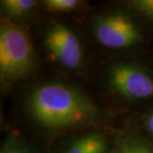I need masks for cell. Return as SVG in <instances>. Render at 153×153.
<instances>
[{"mask_svg": "<svg viewBox=\"0 0 153 153\" xmlns=\"http://www.w3.org/2000/svg\"><path fill=\"white\" fill-rule=\"evenodd\" d=\"M130 8L153 22V0H133L129 2Z\"/></svg>", "mask_w": 153, "mask_h": 153, "instance_id": "obj_10", "label": "cell"}, {"mask_svg": "<svg viewBox=\"0 0 153 153\" xmlns=\"http://www.w3.org/2000/svg\"><path fill=\"white\" fill-rule=\"evenodd\" d=\"M37 5L34 0H2L1 9L3 13L10 18L25 16Z\"/></svg>", "mask_w": 153, "mask_h": 153, "instance_id": "obj_8", "label": "cell"}, {"mask_svg": "<svg viewBox=\"0 0 153 153\" xmlns=\"http://www.w3.org/2000/svg\"><path fill=\"white\" fill-rule=\"evenodd\" d=\"M109 88L125 100H146L153 97V76L131 63H115L108 73Z\"/></svg>", "mask_w": 153, "mask_h": 153, "instance_id": "obj_4", "label": "cell"}, {"mask_svg": "<svg viewBox=\"0 0 153 153\" xmlns=\"http://www.w3.org/2000/svg\"><path fill=\"white\" fill-rule=\"evenodd\" d=\"M0 153H28L25 146L16 140L14 137H10L2 145L1 152Z\"/></svg>", "mask_w": 153, "mask_h": 153, "instance_id": "obj_11", "label": "cell"}, {"mask_svg": "<svg viewBox=\"0 0 153 153\" xmlns=\"http://www.w3.org/2000/svg\"><path fill=\"white\" fill-rule=\"evenodd\" d=\"M27 109L39 125L52 130L87 126L100 117V108L85 93L55 82L33 88L27 97Z\"/></svg>", "mask_w": 153, "mask_h": 153, "instance_id": "obj_1", "label": "cell"}, {"mask_svg": "<svg viewBox=\"0 0 153 153\" xmlns=\"http://www.w3.org/2000/svg\"><path fill=\"white\" fill-rule=\"evenodd\" d=\"M44 43L60 65L70 70L82 66L84 51L78 36L69 27L61 23L53 24L46 32Z\"/></svg>", "mask_w": 153, "mask_h": 153, "instance_id": "obj_5", "label": "cell"}, {"mask_svg": "<svg viewBox=\"0 0 153 153\" xmlns=\"http://www.w3.org/2000/svg\"><path fill=\"white\" fill-rule=\"evenodd\" d=\"M36 56L30 35L23 27L10 19L0 25V79L9 85L32 74Z\"/></svg>", "mask_w": 153, "mask_h": 153, "instance_id": "obj_2", "label": "cell"}, {"mask_svg": "<svg viewBox=\"0 0 153 153\" xmlns=\"http://www.w3.org/2000/svg\"><path fill=\"white\" fill-rule=\"evenodd\" d=\"M43 5L48 11L54 13H69L79 5L78 0H45Z\"/></svg>", "mask_w": 153, "mask_h": 153, "instance_id": "obj_9", "label": "cell"}, {"mask_svg": "<svg viewBox=\"0 0 153 153\" xmlns=\"http://www.w3.org/2000/svg\"><path fill=\"white\" fill-rule=\"evenodd\" d=\"M111 153H153V143L135 134H128L119 140Z\"/></svg>", "mask_w": 153, "mask_h": 153, "instance_id": "obj_7", "label": "cell"}, {"mask_svg": "<svg viewBox=\"0 0 153 153\" xmlns=\"http://www.w3.org/2000/svg\"><path fill=\"white\" fill-rule=\"evenodd\" d=\"M108 138L105 133L90 131L73 140L65 153H108Z\"/></svg>", "mask_w": 153, "mask_h": 153, "instance_id": "obj_6", "label": "cell"}, {"mask_svg": "<svg viewBox=\"0 0 153 153\" xmlns=\"http://www.w3.org/2000/svg\"><path fill=\"white\" fill-rule=\"evenodd\" d=\"M142 125L148 135L153 138V109L143 115Z\"/></svg>", "mask_w": 153, "mask_h": 153, "instance_id": "obj_12", "label": "cell"}, {"mask_svg": "<svg viewBox=\"0 0 153 153\" xmlns=\"http://www.w3.org/2000/svg\"><path fill=\"white\" fill-rule=\"evenodd\" d=\"M97 41L108 49L119 50L133 47L143 39V34L135 21L120 12L100 15L93 24Z\"/></svg>", "mask_w": 153, "mask_h": 153, "instance_id": "obj_3", "label": "cell"}]
</instances>
